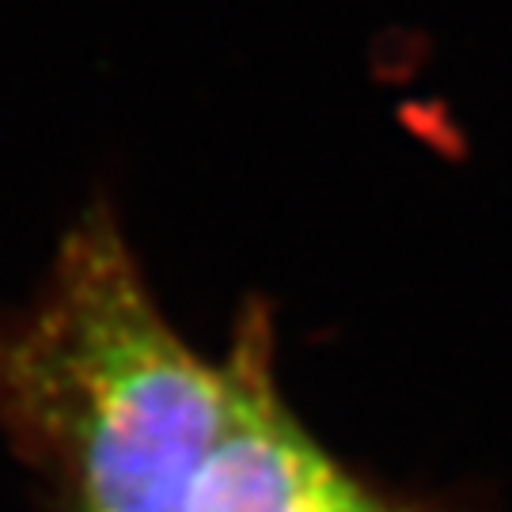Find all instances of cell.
Returning a JSON list of instances; mask_svg holds the SVG:
<instances>
[{
    "label": "cell",
    "mask_w": 512,
    "mask_h": 512,
    "mask_svg": "<svg viewBox=\"0 0 512 512\" xmlns=\"http://www.w3.org/2000/svg\"><path fill=\"white\" fill-rule=\"evenodd\" d=\"M224 403V361L167 323L110 217L65 239L46 293L0 330V418L76 512H186Z\"/></svg>",
    "instance_id": "6da1fadb"
},
{
    "label": "cell",
    "mask_w": 512,
    "mask_h": 512,
    "mask_svg": "<svg viewBox=\"0 0 512 512\" xmlns=\"http://www.w3.org/2000/svg\"><path fill=\"white\" fill-rule=\"evenodd\" d=\"M228 403L186 512H399L353 478L296 418L274 380L266 315L224 357Z\"/></svg>",
    "instance_id": "7a4b0ae2"
}]
</instances>
